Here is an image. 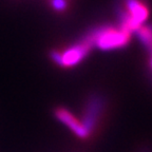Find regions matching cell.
I'll return each mask as SVG.
<instances>
[{
    "label": "cell",
    "mask_w": 152,
    "mask_h": 152,
    "mask_svg": "<svg viewBox=\"0 0 152 152\" xmlns=\"http://www.w3.org/2000/svg\"><path fill=\"white\" fill-rule=\"evenodd\" d=\"M93 45H94V42H93L92 33H91L86 36L78 43L70 47L64 52L52 51L50 53V57L51 59L54 62H56L58 66H64V68H71V66L79 64L88 55V53L92 49Z\"/></svg>",
    "instance_id": "6da1fadb"
},
{
    "label": "cell",
    "mask_w": 152,
    "mask_h": 152,
    "mask_svg": "<svg viewBox=\"0 0 152 152\" xmlns=\"http://www.w3.org/2000/svg\"><path fill=\"white\" fill-rule=\"evenodd\" d=\"M131 32L121 26V28H104L92 33L93 42L102 51L114 50L126 45L130 40Z\"/></svg>",
    "instance_id": "7a4b0ae2"
},
{
    "label": "cell",
    "mask_w": 152,
    "mask_h": 152,
    "mask_svg": "<svg viewBox=\"0 0 152 152\" xmlns=\"http://www.w3.org/2000/svg\"><path fill=\"white\" fill-rule=\"evenodd\" d=\"M126 7L127 12L123 16L121 28L132 33L147 20L149 11L140 0H126Z\"/></svg>",
    "instance_id": "3957f363"
},
{
    "label": "cell",
    "mask_w": 152,
    "mask_h": 152,
    "mask_svg": "<svg viewBox=\"0 0 152 152\" xmlns=\"http://www.w3.org/2000/svg\"><path fill=\"white\" fill-rule=\"evenodd\" d=\"M54 115L59 121H61L64 126H66L72 132L79 138H87L90 136L91 133L87 130L81 121L75 117L69 110L64 108H57L54 111Z\"/></svg>",
    "instance_id": "277c9868"
},
{
    "label": "cell",
    "mask_w": 152,
    "mask_h": 152,
    "mask_svg": "<svg viewBox=\"0 0 152 152\" xmlns=\"http://www.w3.org/2000/svg\"><path fill=\"white\" fill-rule=\"evenodd\" d=\"M100 109H102V107H100V102L97 99L90 100V102H89L88 106H87V110H86L85 116H83V119L81 123L83 124V126L87 128V130L90 133H91V131H92L93 127L95 126V124H96Z\"/></svg>",
    "instance_id": "5b68a950"
},
{
    "label": "cell",
    "mask_w": 152,
    "mask_h": 152,
    "mask_svg": "<svg viewBox=\"0 0 152 152\" xmlns=\"http://www.w3.org/2000/svg\"><path fill=\"white\" fill-rule=\"evenodd\" d=\"M140 40L147 45H152V30L148 26H140L136 30Z\"/></svg>",
    "instance_id": "8992f818"
},
{
    "label": "cell",
    "mask_w": 152,
    "mask_h": 152,
    "mask_svg": "<svg viewBox=\"0 0 152 152\" xmlns=\"http://www.w3.org/2000/svg\"><path fill=\"white\" fill-rule=\"evenodd\" d=\"M51 5L55 11L60 12V11H64L66 9L68 2H66V0H51Z\"/></svg>",
    "instance_id": "52a82bcc"
}]
</instances>
